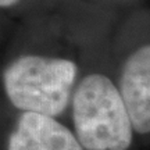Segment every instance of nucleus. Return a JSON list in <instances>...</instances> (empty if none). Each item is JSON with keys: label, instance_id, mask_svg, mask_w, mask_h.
Returning <instances> with one entry per match:
<instances>
[{"label": "nucleus", "instance_id": "nucleus-1", "mask_svg": "<svg viewBox=\"0 0 150 150\" xmlns=\"http://www.w3.org/2000/svg\"><path fill=\"white\" fill-rule=\"evenodd\" d=\"M74 124L78 142L86 150H127L132 125L117 88L107 76L88 75L74 96Z\"/></svg>", "mask_w": 150, "mask_h": 150}, {"label": "nucleus", "instance_id": "nucleus-2", "mask_svg": "<svg viewBox=\"0 0 150 150\" xmlns=\"http://www.w3.org/2000/svg\"><path fill=\"white\" fill-rule=\"evenodd\" d=\"M75 76L70 60L25 56L6 70L4 86L17 108L56 117L68 104Z\"/></svg>", "mask_w": 150, "mask_h": 150}, {"label": "nucleus", "instance_id": "nucleus-3", "mask_svg": "<svg viewBox=\"0 0 150 150\" xmlns=\"http://www.w3.org/2000/svg\"><path fill=\"white\" fill-rule=\"evenodd\" d=\"M121 99L132 128L139 134L150 131V47L136 50L124 65Z\"/></svg>", "mask_w": 150, "mask_h": 150}, {"label": "nucleus", "instance_id": "nucleus-4", "mask_svg": "<svg viewBox=\"0 0 150 150\" xmlns=\"http://www.w3.org/2000/svg\"><path fill=\"white\" fill-rule=\"evenodd\" d=\"M8 150H82V146L53 117L25 111L11 135Z\"/></svg>", "mask_w": 150, "mask_h": 150}, {"label": "nucleus", "instance_id": "nucleus-5", "mask_svg": "<svg viewBox=\"0 0 150 150\" xmlns=\"http://www.w3.org/2000/svg\"><path fill=\"white\" fill-rule=\"evenodd\" d=\"M18 0H0V7H10V6L16 4Z\"/></svg>", "mask_w": 150, "mask_h": 150}]
</instances>
